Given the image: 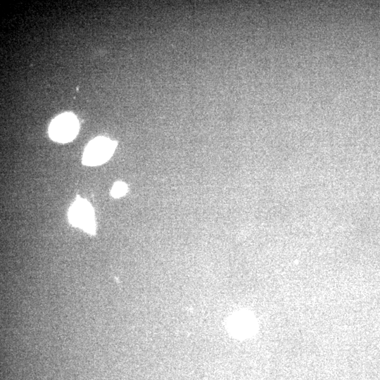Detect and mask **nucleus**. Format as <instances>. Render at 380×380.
Instances as JSON below:
<instances>
[{"mask_svg": "<svg viewBox=\"0 0 380 380\" xmlns=\"http://www.w3.org/2000/svg\"><path fill=\"white\" fill-rule=\"evenodd\" d=\"M116 141L104 137L91 140L84 149L82 163L88 166H96L106 162L116 148Z\"/></svg>", "mask_w": 380, "mask_h": 380, "instance_id": "obj_1", "label": "nucleus"}, {"mask_svg": "<svg viewBox=\"0 0 380 380\" xmlns=\"http://www.w3.org/2000/svg\"><path fill=\"white\" fill-rule=\"evenodd\" d=\"M127 191V186L122 182H117L113 186L110 194L114 198H119L124 196Z\"/></svg>", "mask_w": 380, "mask_h": 380, "instance_id": "obj_4", "label": "nucleus"}, {"mask_svg": "<svg viewBox=\"0 0 380 380\" xmlns=\"http://www.w3.org/2000/svg\"><path fill=\"white\" fill-rule=\"evenodd\" d=\"M68 217L73 226L80 227L91 234H94V210L87 201L78 197L70 208Z\"/></svg>", "mask_w": 380, "mask_h": 380, "instance_id": "obj_3", "label": "nucleus"}, {"mask_svg": "<svg viewBox=\"0 0 380 380\" xmlns=\"http://www.w3.org/2000/svg\"><path fill=\"white\" fill-rule=\"evenodd\" d=\"M79 122L75 115L62 113L56 117L49 128V137L53 141L66 143L72 141L77 134Z\"/></svg>", "mask_w": 380, "mask_h": 380, "instance_id": "obj_2", "label": "nucleus"}]
</instances>
